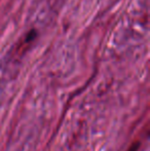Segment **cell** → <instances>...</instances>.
I'll list each match as a JSON object with an SVG mask.
<instances>
[{"label": "cell", "mask_w": 150, "mask_h": 151, "mask_svg": "<svg viewBox=\"0 0 150 151\" xmlns=\"http://www.w3.org/2000/svg\"><path fill=\"white\" fill-rule=\"evenodd\" d=\"M139 146H140V143L139 142H136V143H133L131 148L128 149V151H138L139 149Z\"/></svg>", "instance_id": "obj_1"}]
</instances>
